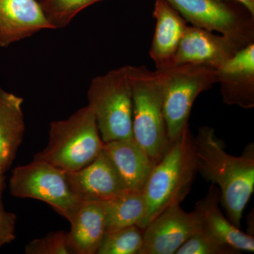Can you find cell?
<instances>
[{
    "mask_svg": "<svg viewBox=\"0 0 254 254\" xmlns=\"http://www.w3.org/2000/svg\"><path fill=\"white\" fill-rule=\"evenodd\" d=\"M198 173L219 187L220 203L227 218L240 227L242 215L254 190V145L241 156L225 150L224 142L210 127H200L194 138Z\"/></svg>",
    "mask_w": 254,
    "mask_h": 254,
    "instance_id": "6da1fadb",
    "label": "cell"
},
{
    "mask_svg": "<svg viewBox=\"0 0 254 254\" xmlns=\"http://www.w3.org/2000/svg\"><path fill=\"white\" fill-rule=\"evenodd\" d=\"M198 173L194 137L190 127L170 142L163 158L148 177L143 192L144 218L138 225L144 229L157 215L174 205H180L190 193Z\"/></svg>",
    "mask_w": 254,
    "mask_h": 254,
    "instance_id": "7a4b0ae2",
    "label": "cell"
},
{
    "mask_svg": "<svg viewBox=\"0 0 254 254\" xmlns=\"http://www.w3.org/2000/svg\"><path fill=\"white\" fill-rule=\"evenodd\" d=\"M132 92L133 138L153 163L170 144L163 113L164 75L145 66H128Z\"/></svg>",
    "mask_w": 254,
    "mask_h": 254,
    "instance_id": "3957f363",
    "label": "cell"
},
{
    "mask_svg": "<svg viewBox=\"0 0 254 254\" xmlns=\"http://www.w3.org/2000/svg\"><path fill=\"white\" fill-rule=\"evenodd\" d=\"M103 146L94 115L87 105L66 120L50 124L48 144L34 159L73 173L93 162Z\"/></svg>",
    "mask_w": 254,
    "mask_h": 254,
    "instance_id": "277c9868",
    "label": "cell"
},
{
    "mask_svg": "<svg viewBox=\"0 0 254 254\" xmlns=\"http://www.w3.org/2000/svg\"><path fill=\"white\" fill-rule=\"evenodd\" d=\"M88 100L104 143L133 138L128 66L93 78L88 88Z\"/></svg>",
    "mask_w": 254,
    "mask_h": 254,
    "instance_id": "5b68a950",
    "label": "cell"
},
{
    "mask_svg": "<svg viewBox=\"0 0 254 254\" xmlns=\"http://www.w3.org/2000/svg\"><path fill=\"white\" fill-rule=\"evenodd\" d=\"M9 190L15 197L48 203L68 221L82 202L73 190L67 172L35 159L13 170Z\"/></svg>",
    "mask_w": 254,
    "mask_h": 254,
    "instance_id": "8992f818",
    "label": "cell"
},
{
    "mask_svg": "<svg viewBox=\"0 0 254 254\" xmlns=\"http://www.w3.org/2000/svg\"><path fill=\"white\" fill-rule=\"evenodd\" d=\"M164 75L163 113L170 142L189 127L190 110L198 95L217 83V71L200 65L172 66Z\"/></svg>",
    "mask_w": 254,
    "mask_h": 254,
    "instance_id": "52a82bcc",
    "label": "cell"
},
{
    "mask_svg": "<svg viewBox=\"0 0 254 254\" xmlns=\"http://www.w3.org/2000/svg\"><path fill=\"white\" fill-rule=\"evenodd\" d=\"M191 26L216 31L240 49L254 42V16L224 0H167Z\"/></svg>",
    "mask_w": 254,
    "mask_h": 254,
    "instance_id": "ba28073f",
    "label": "cell"
},
{
    "mask_svg": "<svg viewBox=\"0 0 254 254\" xmlns=\"http://www.w3.org/2000/svg\"><path fill=\"white\" fill-rule=\"evenodd\" d=\"M200 227L195 210L186 212L180 205L165 209L143 230L140 254H175Z\"/></svg>",
    "mask_w": 254,
    "mask_h": 254,
    "instance_id": "9c48e42d",
    "label": "cell"
},
{
    "mask_svg": "<svg viewBox=\"0 0 254 254\" xmlns=\"http://www.w3.org/2000/svg\"><path fill=\"white\" fill-rule=\"evenodd\" d=\"M240 48L225 36L188 26L174 58L173 65L193 64L218 69Z\"/></svg>",
    "mask_w": 254,
    "mask_h": 254,
    "instance_id": "30bf717a",
    "label": "cell"
},
{
    "mask_svg": "<svg viewBox=\"0 0 254 254\" xmlns=\"http://www.w3.org/2000/svg\"><path fill=\"white\" fill-rule=\"evenodd\" d=\"M224 103L245 109L254 107V42L237 52L216 70Z\"/></svg>",
    "mask_w": 254,
    "mask_h": 254,
    "instance_id": "8fae6325",
    "label": "cell"
},
{
    "mask_svg": "<svg viewBox=\"0 0 254 254\" xmlns=\"http://www.w3.org/2000/svg\"><path fill=\"white\" fill-rule=\"evenodd\" d=\"M68 173L73 190L81 201H104L127 190L104 150L84 168Z\"/></svg>",
    "mask_w": 254,
    "mask_h": 254,
    "instance_id": "7c38bea8",
    "label": "cell"
},
{
    "mask_svg": "<svg viewBox=\"0 0 254 254\" xmlns=\"http://www.w3.org/2000/svg\"><path fill=\"white\" fill-rule=\"evenodd\" d=\"M53 29L36 0H0V48Z\"/></svg>",
    "mask_w": 254,
    "mask_h": 254,
    "instance_id": "4fadbf2b",
    "label": "cell"
},
{
    "mask_svg": "<svg viewBox=\"0 0 254 254\" xmlns=\"http://www.w3.org/2000/svg\"><path fill=\"white\" fill-rule=\"evenodd\" d=\"M220 203V190L213 184L204 198L195 205L194 210L199 218L200 230L240 253L254 252V237L241 231L240 227L225 218L219 206Z\"/></svg>",
    "mask_w": 254,
    "mask_h": 254,
    "instance_id": "5bb4252c",
    "label": "cell"
},
{
    "mask_svg": "<svg viewBox=\"0 0 254 254\" xmlns=\"http://www.w3.org/2000/svg\"><path fill=\"white\" fill-rule=\"evenodd\" d=\"M153 16L156 25L150 55L157 69L163 70L173 65L188 25L185 18L167 0H155Z\"/></svg>",
    "mask_w": 254,
    "mask_h": 254,
    "instance_id": "9a60e30c",
    "label": "cell"
},
{
    "mask_svg": "<svg viewBox=\"0 0 254 254\" xmlns=\"http://www.w3.org/2000/svg\"><path fill=\"white\" fill-rule=\"evenodd\" d=\"M68 222L71 254H97L108 230L103 202L82 201Z\"/></svg>",
    "mask_w": 254,
    "mask_h": 254,
    "instance_id": "2e32d148",
    "label": "cell"
},
{
    "mask_svg": "<svg viewBox=\"0 0 254 254\" xmlns=\"http://www.w3.org/2000/svg\"><path fill=\"white\" fill-rule=\"evenodd\" d=\"M108 155L127 190H143L155 163L133 138L104 143Z\"/></svg>",
    "mask_w": 254,
    "mask_h": 254,
    "instance_id": "e0dca14e",
    "label": "cell"
},
{
    "mask_svg": "<svg viewBox=\"0 0 254 254\" xmlns=\"http://www.w3.org/2000/svg\"><path fill=\"white\" fill-rule=\"evenodd\" d=\"M23 101L0 87V173L9 170L23 141L26 129Z\"/></svg>",
    "mask_w": 254,
    "mask_h": 254,
    "instance_id": "ac0fdd59",
    "label": "cell"
},
{
    "mask_svg": "<svg viewBox=\"0 0 254 254\" xmlns=\"http://www.w3.org/2000/svg\"><path fill=\"white\" fill-rule=\"evenodd\" d=\"M103 202L107 231L139 225L144 218L145 201L143 190H125Z\"/></svg>",
    "mask_w": 254,
    "mask_h": 254,
    "instance_id": "d6986e66",
    "label": "cell"
},
{
    "mask_svg": "<svg viewBox=\"0 0 254 254\" xmlns=\"http://www.w3.org/2000/svg\"><path fill=\"white\" fill-rule=\"evenodd\" d=\"M143 230L133 225L107 231L97 254H140Z\"/></svg>",
    "mask_w": 254,
    "mask_h": 254,
    "instance_id": "ffe728a7",
    "label": "cell"
},
{
    "mask_svg": "<svg viewBox=\"0 0 254 254\" xmlns=\"http://www.w3.org/2000/svg\"><path fill=\"white\" fill-rule=\"evenodd\" d=\"M54 29L68 26L82 10L101 0H36Z\"/></svg>",
    "mask_w": 254,
    "mask_h": 254,
    "instance_id": "44dd1931",
    "label": "cell"
},
{
    "mask_svg": "<svg viewBox=\"0 0 254 254\" xmlns=\"http://www.w3.org/2000/svg\"><path fill=\"white\" fill-rule=\"evenodd\" d=\"M240 252L198 229L177 250L176 254H237Z\"/></svg>",
    "mask_w": 254,
    "mask_h": 254,
    "instance_id": "7402d4cb",
    "label": "cell"
},
{
    "mask_svg": "<svg viewBox=\"0 0 254 254\" xmlns=\"http://www.w3.org/2000/svg\"><path fill=\"white\" fill-rule=\"evenodd\" d=\"M26 254H71L68 247L67 232H53L31 241L25 248Z\"/></svg>",
    "mask_w": 254,
    "mask_h": 254,
    "instance_id": "603a6c76",
    "label": "cell"
},
{
    "mask_svg": "<svg viewBox=\"0 0 254 254\" xmlns=\"http://www.w3.org/2000/svg\"><path fill=\"white\" fill-rule=\"evenodd\" d=\"M5 186L4 174L0 173V248L11 243L16 239V215L5 210L2 195Z\"/></svg>",
    "mask_w": 254,
    "mask_h": 254,
    "instance_id": "cb8c5ba5",
    "label": "cell"
},
{
    "mask_svg": "<svg viewBox=\"0 0 254 254\" xmlns=\"http://www.w3.org/2000/svg\"><path fill=\"white\" fill-rule=\"evenodd\" d=\"M226 1H235L242 5L245 9L250 11V14L254 16V0H226Z\"/></svg>",
    "mask_w": 254,
    "mask_h": 254,
    "instance_id": "d4e9b609",
    "label": "cell"
}]
</instances>
